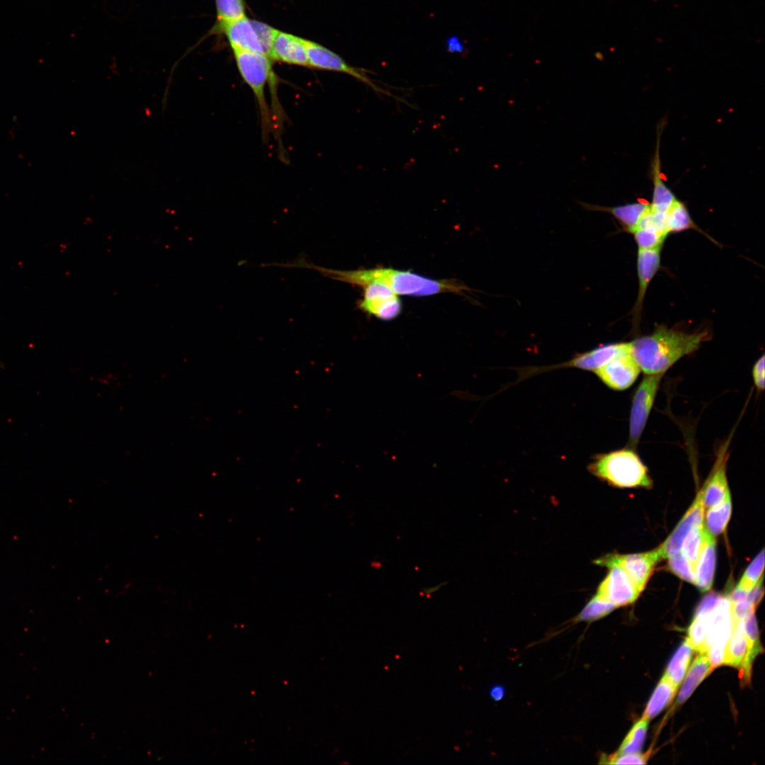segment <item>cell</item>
Masks as SVG:
<instances>
[{"mask_svg":"<svg viewBox=\"0 0 765 765\" xmlns=\"http://www.w3.org/2000/svg\"><path fill=\"white\" fill-rule=\"evenodd\" d=\"M732 513L731 497L727 498L719 505L708 509L704 526L714 537L725 530Z\"/></svg>","mask_w":765,"mask_h":765,"instance_id":"cell-24","label":"cell"},{"mask_svg":"<svg viewBox=\"0 0 765 765\" xmlns=\"http://www.w3.org/2000/svg\"><path fill=\"white\" fill-rule=\"evenodd\" d=\"M709 533L704 524L694 527L686 536L681 548V552L696 567Z\"/></svg>","mask_w":765,"mask_h":765,"instance_id":"cell-26","label":"cell"},{"mask_svg":"<svg viewBox=\"0 0 765 765\" xmlns=\"http://www.w3.org/2000/svg\"><path fill=\"white\" fill-rule=\"evenodd\" d=\"M504 695V688L501 686H494L490 690V696L496 701L501 700Z\"/></svg>","mask_w":765,"mask_h":765,"instance_id":"cell-40","label":"cell"},{"mask_svg":"<svg viewBox=\"0 0 765 765\" xmlns=\"http://www.w3.org/2000/svg\"><path fill=\"white\" fill-rule=\"evenodd\" d=\"M764 568V550H762L749 564L737 586L749 591L762 577Z\"/></svg>","mask_w":765,"mask_h":765,"instance_id":"cell-33","label":"cell"},{"mask_svg":"<svg viewBox=\"0 0 765 765\" xmlns=\"http://www.w3.org/2000/svg\"><path fill=\"white\" fill-rule=\"evenodd\" d=\"M704 509L703 499L699 491L690 508L680 520L676 528L659 546L663 558L681 551L682 543L687 534L696 526L703 524Z\"/></svg>","mask_w":765,"mask_h":765,"instance_id":"cell-13","label":"cell"},{"mask_svg":"<svg viewBox=\"0 0 765 765\" xmlns=\"http://www.w3.org/2000/svg\"><path fill=\"white\" fill-rule=\"evenodd\" d=\"M581 205L589 210L601 211L611 214L621 225L624 230L630 233H632L635 229L641 217L650 206L649 203L644 201H638L613 207L600 206L585 203H581Z\"/></svg>","mask_w":765,"mask_h":765,"instance_id":"cell-18","label":"cell"},{"mask_svg":"<svg viewBox=\"0 0 765 765\" xmlns=\"http://www.w3.org/2000/svg\"><path fill=\"white\" fill-rule=\"evenodd\" d=\"M662 559V554L658 547L653 550L637 554H608L596 559L594 562L603 567H620L642 591L656 565Z\"/></svg>","mask_w":765,"mask_h":765,"instance_id":"cell-8","label":"cell"},{"mask_svg":"<svg viewBox=\"0 0 765 765\" xmlns=\"http://www.w3.org/2000/svg\"><path fill=\"white\" fill-rule=\"evenodd\" d=\"M238 70L251 89L259 106L262 128L266 133L271 127V116L268 106L265 89L270 79H274L272 60L268 56L239 49H232Z\"/></svg>","mask_w":765,"mask_h":765,"instance_id":"cell-4","label":"cell"},{"mask_svg":"<svg viewBox=\"0 0 765 765\" xmlns=\"http://www.w3.org/2000/svg\"><path fill=\"white\" fill-rule=\"evenodd\" d=\"M270 57L272 60L310 67L302 38L280 30L275 35Z\"/></svg>","mask_w":765,"mask_h":765,"instance_id":"cell-16","label":"cell"},{"mask_svg":"<svg viewBox=\"0 0 765 765\" xmlns=\"http://www.w3.org/2000/svg\"><path fill=\"white\" fill-rule=\"evenodd\" d=\"M638 249L662 248L668 234L651 227H637L633 232Z\"/></svg>","mask_w":765,"mask_h":765,"instance_id":"cell-30","label":"cell"},{"mask_svg":"<svg viewBox=\"0 0 765 765\" xmlns=\"http://www.w3.org/2000/svg\"><path fill=\"white\" fill-rule=\"evenodd\" d=\"M667 558L669 568L672 572L681 579L694 584L695 567L681 552L672 555Z\"/></svg>","mask_w":765,"mask_h":765,"instance_id":"cell-34","label":"cell"},{"mask_svg":"<svg viewBox=\"0 0 765 765\" xmlns=\"http://www.w3.org/2000/svg\"><path fill=\"white\" fill-rule=\"evenodd\" d=\"M220 28L225 33L232 49L261 53L268 57H271L277 29L262 22L248 19L246 16L222 25Z\"/></svg>","mask_w":765,"mask_h":765,"instance_id":"cell-5","label":"cell"},{"mask_svg":"<svg viewBox=\"0 0 765 765\" xmlns=\"http://www.w3.org/2000/svg\"><path fill=\"white\" fill-rule=\"evenodd\" d=\"M677 688L664 674L648 701L642 718L649 721L657 715L672 701Z\"/></svg>","mask_w":765,"mask_h":765,"instance_id":"cell-22","label":"cell"},{"mask_svg":"<svg viewBox=\"0 0 765 765\" xmlns=\"http://www.w3.org/2000/svg\"><path fill=\"white\" fill-rule=\"evenodd\" d=\"M744 620L733 625L725 647L723 664L742 668L743 676L749 680L752 665L749 662V648L744 633Z\"/></svg>","mask_w":765,"mask_h":765,"instance_id":"cell-17","label":"cell"},{"mask_svg":"<svg viewBox=\"0 0 765 765\" xmlns=\"http://www.w3.org/2000/svg\"><path fill=\"white\" fill-rule=\"evenodd\" d=\"M588 470L596 477L616 487L649 488L652 485L647 467L633 448L596 455Z\"/></svg>","mask_w":765,"mask_h":765,"instance_id":"cell-3","label":"cell"},{"mask_svg":"<svg viewBox=\"0 0 765 765\" xmlns=\"http://www.w3.org/2000/svg\"><path fill=\"white\" fill-rule=\"evenodd\" d=\"M641 370L630 352L618 356L596 370L594 373L608 387L624 390L637 380Z\"/></svg>","mask_w":765,"mask_h":765,"instance_id":"cell-12","label":"cell"},{"mask_svg":"<svg viewBox=\"0 0 765 765\" xmlns=\"http://www.w3.org/2000/svg\"><path fill=\"white\" fill-rule=\"evenodd\" d=\"M662 248L638 249L637 255V271L638 292L633 310L635 324L640 320L642 305L647 288L657 273L661 264Z\"/></svg>","mask_w":765,"mask_h":765,"instance_id":"cell-14","label":"cell"},{"mask_svg":"<svg viewBox=\"0 0 765 765\" xmlns=\"http://www.w3.org/2000/svg\"><path fill=\"white\" fill-rule=\"evenodd\" d=\"M754 611L755 609L752 610L744 620V633L749 648L748 658L751 665L761 649Z\"/></svg>","mask_w":765,"mask_h":765,"instance_id":"cell-32","label":"cell"},{"mask_svg":"<svg viewBox=\"0 0 765 765\" xmlns=\"http://www.w3.org/2000/svg\"><path fill=\"white\" fill-rule=\"evenodd\" d=\"M657 147L652 164L653 190L650 208L654 211L667 212L677 198L672 191L666 185L661 176L659 141Z\"/></svg>","mask_w":765,"mask_h":765,"instance_id":"cell-19","label":"cell"},{"mask_svg":"<svg viewBox=\"0 0 765 765\" xmlns=\"http://www.w3.org/2000/svg\"><path fill=\"white\" fill-rule=\"evenodd\" d=\"M708 630V613H696L688 630V640L693 650L705 652V644Z\"/></svg>","mask_w":765,"mask_h":765,"instance_id":"cell-29","label":"cell"},{"mask_svg":"<svg viewBox=\"0 0 765 765\" xmlns=\"http://www.w3.org/2000/svg\"><path fill=\"white\" fill-rule=\"evenodd\" d=\"M291 266L293 268L314 269L324 276L362 288L372 283H382L397 295L427 296L450 292L463 294V291L469 289L455 279L436 280L411 271L390 268L336 270L314 265L301 257L293 261Z\"/></svg>","mask_w":765,"mask_h":765,"instance_id":"cell-1","label":"cell"},{"mask_svg":"<svg viewBox=\"0 0 765 765\" xmlns=\"http://www.w3.org/2000/svg\"><path fill=\"white\" fill-rule=\"evenodd\" d=\"M730 604L733 625L744 619L752 610L755 609L747 599Z\"/></svg>","mask_w":765,"mask_h":765,"instance_id":"cell-36","label":"cell"},{"mask_svg":"<svg viewBox=\"0 0 765 765\" xmlns=\"http://www.w3.org/2000/svg\"><path fill=\"white\" fill-rule=\"evenodd\" d=\"M649 758V754L640 753L621 754L616 752L608 756L601 759V763L608 764H645Z\"/></svg>","mask_w":765,"mask_h":765,"instance_id":"cell-35","label":"cell"},{"mask_svg":"<svg viewBox=\"0 0 765 765\" xmlns=\"http://www.w3.org/2000/svg\"><path fill=\"white\" fill-rule=\"evenodd\" d=\"M693 650L686 638L672 658L664 673L677 687L681 683L686 673L691 659Z\"/></svg>","mask_w":765,"mask_h":765,"instance_id":"cell-23","label":"cell"},{"mask_svg":"<svg viewBox=\"0 0 765 765\" xmlns=\"http://www.w3.org/2000/svg\"><path fill=\"white\" fill-rule=\"evenodd\" d=\"M763 577L758 583L748 592L747 600L755 608L759 604L763 594L764 587L762 584Z\"/></svg>","mask_w":765,"mask_h":765,"instance_id":"cell-38","label":"cell"},{"mask_svg":"<svg viewBox=\"0 0 765 765\" xmlns=\"http://www.w3.org/2000/svg\"><path fill=\"white\" fill-rule=\"evenodd\" d=\"M715 537L709 533L695 567L694 584L701 591H708L713 582L715 567Z\"/></svg>","mask_w":765,"mask_h":765,"instance_id":"cell-20","label":"cell"},{"mask_svg":"<svg viewBox=\"0 0 765 765\" xmlns=\"http://www.w3.org/2000/svg\"><path fill=\"white\" fill-rule=\"evenodd\" d=\"M713 671L706 653H699L692 663L677 697V704L683 703L699 684Z\"/></svg>","mask_w":765,"mask_h":765,"instance_id":"cell-21","label":"cell"},{"mask_svg":"<svg viewBox=\"0 0 765 765\" xmlns=\"http://www.w3.org/2000/svg\"><path fill=\"white\" fill-rule=\"evenodd\" d=\"M730 438L722 443L716 453L715 460L707 480L700 490L705 508L716 506L730 497L726 476L727 463L730 456Z\"/></svg>","mask_w":765,"mask_h":765,"instance_id":"cell-10","label":"cell"},{"mask_svg":"<svg viewBox=\"0 0 765 765\" xmlns=\"http://www.w3.org/2000/svg\"><path fill=\"white\" fill-rule=\"evenodd\" d=\"M664 374H645L632 400L629 419V442L635 447L639 442Z\"/></svg>","mask_w":765,"mask_h":765,"instance_id":"cell-7","label":"cell"},{"mask_svg":"<svg viewBox=\"0 0 765 765\" xmlns=\"http://www.w3.org/2000/svg\"><path fill=\"white\" fill-rule=\"evenodd\" d=\"M708 336L707 331L688 333L657 325L651 334L630 342V353L645 374H664L681 358L698 350Z\"/></svg>","mask_w":765,"mask_h":765,"instance_id":"cell-2","label":"cell"},{"mask_svg":"<svg viewBox=\"0 0 765 765\" xmlns=\"http://www.w3.org/2000/svg\"><path fill=\"white\" fill-rule=\"evenodd\" d=\"M363 288L359 309L382 320L397 317L402 311V302L397 295L387 285L380 283H369Z\"/></svg>","mask_w":765,"mask_h":765,"instance_id":"cell-9","label":"cell"},{"mask_svg":"<svg viewBox=\"0 0 765 765\" xmlns=\"http://www.w3.org/2000/svg\"><path fill=\"white\" fill-rule=\"evenodd\" d=\"M752 378L754 385L758 391L764 389V355L757 359L752 368Z\"/></svg>","mask_w":765,"mask_h":765,"instance_id":"cell-37","label":"cell"},{"mask_svg":"<svg viewBox=\"0 0 765 765\" xmlns=\"http://www.w3.org/2000/svg\"><path fill=\"white\" fill-rule=\"evenodd\" d=\"M220 27L245 16L242 0H215Z\"/></svg>","mask_w":765,"mask_h":765,"instance_id":"cell-31","label":"cell"},{"mask_svg":"<svg viewBox=\"0 0 765 765\" xmlns=\"http://www.w3.org/2000/svg\"><path fill=\"white\" fill-rule=\"evenodd\" d=\"M667 225L669 234L688 230L702 232L693 221L686 205L678 199L667 212Z\"/></svg>","mask_w":765,"mask_h":765,"instance_id":"cell-25","label":"cell"},{"mask_svg":"<svg viewBox=\"0 0 765 765\" xmlns=\"http://www.w3.org/2000/svg\"><path fill=\"white\" fill-rule=\"evenodd\" d=\"M748 592V591L737 586V587L731 593L728 599L730 603H735L737 601H743L747 599Z\"/></svg>","mask_w":765,"mask_h":765,"instance_id":"cell-39","label":"cell"},{"mask_svg":"<svg viewBox=\"0 0 765 765\" xmlns=\"http://www.w3.org/2000/svg\"><path fill=\"white\" fill-rule=\"evenodd\" d=\"M616 608L613 604L595 594L577 615L575 620L577 621H594L604 618Z\"/></svg>","mask_w":765,"mask_h":765,"instance_id":"cell-27","label":"cell"},{"mask_svg":"<svg viewBox=\"0 0 765 765\" xmlns=\"http://www.w3.org/2000/svg\"><path fill=\"white\" fill-rule=\"evenodd\" d=\"M630 351V342L608 344L599 346L589 351L577 354L570 361L560 366L595 371L614 358Z\"/></svg>","mask_w":765,"mask_h":765,"instance_id":"cell-15","label":"cell"},{"mask_svg":"<svg viewBox=\"0 0 765 765\" xmlns=\"http://www.w3.org/2000/svg\"><path fill=\"white\" fill-rule=\"evenodd\" d=\"M310 67L344 73L365 84L375 93L394 97L390 91L370 77V71L348 64L341 57L333 51L308 40L302 39Z\"/></svg>","mask_w":765,"mask_h":765,"instance_id":"cell-6","label":"cell"},{"mask_svg":"<svg viewBox=\"0 0 765 765\" xmlns=\"http://www.w3.org/2000/svg\"><path fill=\"white\" fill-rule=\"evenodd\" d=\"M609 572L600 583L596 594L606 599L616 607L634 602L641 591L620 567H609Z\"/></svg>","mask_w":765,"mask_h":765,"instance_id":"cell-11","label":"cell"},{"mask_svg":"<svg viewBox=\"0 0 765 765\" xmlns=\"http://www.w3.org/2000/svg\"><path fill=\"white\" fill-rule=\"evenodd\" d=\"M648 720L641 718L630 729L617 752L621 754L639 753L647 733Z\"/></svg>","mask_w":765,"mask_h":765,"instance_id":"cell-28","label":"cell"}]
</instances>
